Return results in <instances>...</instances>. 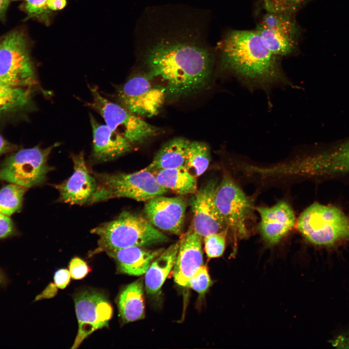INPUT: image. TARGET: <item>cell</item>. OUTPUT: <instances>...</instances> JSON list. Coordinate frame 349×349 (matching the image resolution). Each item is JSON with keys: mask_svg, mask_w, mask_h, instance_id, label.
I'll list each match as a JSON object with an SVG mask.
<instances>
[{"mask_svg": "<svg viewBox=\"0 0 349 349\" xmlns=\"http://www.w3.org/2000/svg\"><path fill=\"white\" fill-rule=\"evenodd\" d=\"M179 241L164 250L151 263L145 273L144 282L147 293L151 295L160 290L173 268L179 249Z\"/></svg>", "mask_w": 349, "mask_h": 349, "instance_id": "44dd1931", "label": "cell"}, {"mask_svg": "<svg viewBox=\"0 0 349 349\" xmlns=\"http://www.w3.org/2000/svg\"><path fill=\"white\" fill-rule=\"evenodd\" d=\"M98 236L97 247L91 255L130 246L143 247L169 241L141 215L124 211L117 218L92 229Z\"/></svg>", "mask_w": 349, "mask_h": 349, "instance_id": "3957f363", "label": "cell"}, {"mask_svg": "<svg viewBox=\"0 0 349 349\" xmlns=\"http://www.w3.org/2000/svg\"><path fill=\"white\" fill-rule=\"evenodd\" d=\"M10 0H0V17L2 16L6 11Z\"/></svg>", "mask_w": 349, "mask_h": 349, "instance_id": "ab89813d", "label": "cell"}, {"mask_svg": "<svg viewBox=\"0 0 349 349\" xmlns=\"http://www.w3.org/2000/svg\"><path fill=\"white\" fill-rule=\"evenodd\" d=\"M92 100L86 105L99 113L106 125L135 146L156 136L159 129L103 96L96 87H90Z\"/></svg>", "mask_w": 349, "mask_h": 349, "instance_id": "8992f818", "label": "cell"}, {"mask_svg": "<svg viewBox=\"0 0 349 349\" xmlns=\"http://www.w3.org/2000/svg\"><path fill=\"white\" fill-rule=\"evenodd\" d=\"M297 228L315 245L332 247L349 241V216L334 205L314 203L299 216Z\"/></svg>", "mask_w": 349, "mask_h": 349, "instance_id": "277c9868", "label": "cell"}, {"mask_svg": "<svg viewBox=\"0 0 349 349\" xmlns=\"http://www.w3.org/2000/svg\"><path fill=\"white\" fill-rule=\"evenodd\" d=\"M257 210L261 218L260 232L269 244L277 243L295 225L294 211L286 201H279L271 207H259Z\"/></svg>", "mask_w": 349, "mask_h": 349, "instance_id": "e0dca14e", "label": "cell"}, {"mask_svg": "<svg viewBox=\"0 0 349 349\" xmlns=\"http://www.w3.org/2000/svg\"><path fill=\"white\" fill-rule=\"evenodd\" d=\"M212 284L207 267L202 265L190 278L186 287L192 289L200 295H204Z\"/></svg>", "mask_w": 349, "mask_h": 349, "instance_id": "1f68e13d", "label": "cell"}, {"mask_svg": "<svg viewBox=\"0 0 349 349\" xmlns=\"http://www.w3.org/2000/svg\"><path fill=\"white\" fill-rule=\"evenodd\" d=\"M210 160L207 144L200 141H190L188 147L185 167L195 177L207 169Z\"/></svg>", "mask_w": 349, "mask_h": 349, "instance_id": "484cf974", "label": "cell"}, {"mask_svg": "<svg viewBox=\"0 0 349 349\" xmlns=\"http://www.w3.org/2000/svg\"><path fill=\"white\" fill-rule=\"evenodd\" d=\"M14 230V226L11 219L0 213V238L11 235Z\"/></svg>", "mask_w": 349, "mask_h": 349, "instance_id": "e575fe53", "label": "cell"}, {"mask_svg": "<svg viewBox=\"0 0 349 349\" xmlns=\"http://www.w3.org/2000/svg\"><path fill=\"white\" fill-rule=\"evenodd\" d=\"M71 274L65 269H61L57 270L54 275V283L57 288H65L70 281Z\"/></svg>", "mask_w": 349, "mask_h": 349, "instance_id": "836d02e7", "label": "cell"}, {"mask_svg": "<svg viewBox=\"0 0 349 349\" xmlns=\"http://www.w3.org/2000/svg\"><path fill=\"white\" fill-rule=\"evenodd\" d=\"M116 302L119 316L124 323L143 318L145 309L142 280L139 279L125 286Z\"/></svg>", "mask_w": 349, "mask_h": 349, "instance_id": "ffe728a7", "label": "cell"}, {"mask_svg": "<svg viewBox=\"0 0 349 349\" xmlns=\"http://www.w3.org/2000/svg\"><path fill=\"white\" fill-rule=\"evenodd\" d=\"M293 15L266 12L258 26L296 36L298 30Z\"/></svg>", "mask_w": 349, "mask_h": 349, "instance_id": "83f0119b", "label": "cell"}, {"mask_svg": "<svg viewBox=\"0 0 349 349\" xmlns=\"http://www.w3.org/2000/svg\"><path fill=\"white\" fill-rule=\"evenodd\" d=\"M214 179L208 181L191 197L190 204L193 217L192 226L201 238L227 230L214 203L217 186Z\"/></svg>", "mask_w": 349, "mask_h": 349, "instance_id": "7c38bea8", "label": "cell"}, {"mask_svg": "<svg viewBox=\"0 0 349 349\" xmlns=\"http://www.w3.org/2000/svg\"><path fill=\"white\" fill-rule=\"evenodd\" d=\"M310 0H262L266 12L294 14Z\"/></svg>", "mask_w": 349, "mask_h": 349, "instance_id": "f1b7e54d", "label": "cell"}, {"mask_svg": "<svg viewBox=\"0 0 349 349\" xmlns=\"http://www.w3.org/2000/svg\"><path fill=\"white\" fill-rule=\"evenodd\" d=\"M214 198L217 209L234 240L248 238V222L254 211L252 200L226 175L217 185Z\"/></svg>", "mask_w": 349, "mask_h": 349, "instance_id": "52a82bcc", "label": "cell"}, {"mask_svg": "<svg viewBox=\"0 0 349 349\" xmlns=\"http://www.w3.org/2000/svg\"><path fill=\"white\" fill-rule=\"evenodd\" d=\"M0 79L15 87L26 88L35 83L27 40L22 32H10L0 42Z\"/></svg>", "mask_w": 349, "mask_h": 349, "instance_id": "9c48e42d", "label": "cell"}, {"mask_svg": "<svg viewBox=\"0 0 349 349\" xmlns=\"http://www.w3.org/2000/svg\"><path fill=\"white\" fill-rule=\"evenodd\" d=\"M300 169L309 176L333 177L349 173V139L303 158Z\"/></svg>", "mask_w": 349, "mask_h": 349, "instance_id": "5bb4252c", "label": "cell"}, {"mask_svg": "<svg viewBox=\"0 0 349 349\" xmlns=\"http://www.w3.org/2000/svg\"><path fill=\"white\" fill-rule=\"evenodd\" d=\"M164 250V249L148 250L141 246H130L106 253L115 261L117 272L140 276L145 273L152 261Z\"/></svg>", "mask_w": 349, "mask_h": 349, "instance_id": "d6986e66", "label": "cell"}, {"mask_svg": "<svg viewBox=\"0 0 349 349\" xmlns=\"http://www.w3.org/2000/svg\"><path fill=\"white\" fill-rule=\"evenodd\" d=\"M90 121L93 133V157L97 161L116 159L135 147L126 138L106 125L99 123L92 114Z\"/></svg>", "mask_w": 349, "mask_h": 349, "instance_id": "ac0fdd59", "label": "cell"}, {"mask_svg": "<svg viewBox=\"0 0 349 349\" xmlns=\"http://www.w3.org/2000/svg\"><path fill=\"white\" fill-rule=\"evenodd\" d=\"M255 31L265 47L277 56L287 55L295 48L296 36L259 26Z\"/></svg>", "mask_w": 349, "mask_h": 349, "instance_id": "cb8c5ba5", "label": "cell"}, {"mask_svg": "<svg viewBox=\"0 0 349 349\" xmlns=\"http://www.w3.org/2000/svg\"><path fill=\"white\" fill-rule=\"evenodd\" d=\"M220 48L224 65L249 80L264 84L284 78L277 56L265 47L255 30L231 31Z\"/></svg>", "mask_w": 349, "mask_h": 349, "instance_id": "7a4b0ae2", "label": "cell"}, {"mask_svg": "<svg viewBox=\"0 0 349 349\" xmlns=\"http://www.w3.org/2000/svg\"><path fill=\"white\" fill-rule=\"evenodd\" d=\"M66 5V0H48L47 6L51 12L63 9Z\"/></svg>", "mask_w": 349, "mask_h": 349, "instance_id": "74e56055", "label": "cell"}, {"mask_svg": "<svg viewBox=\"0 0 349 349\" xmlns=\"http://www.w3.org/2000/svg\"><path fill=\"white\" fill-rule=\"evenodd\" d=\"M69 269L72 278L75 280L84 278L91 271L87 263L78 257H75L71 259Z\"/></svg>", "mask_w": 349, "mask_h": 349, "instance_id": "d6a6232c", "label": "cell"}, {"mask_svg": "<svg viewBox=\"0 0 349 349\" xmlns=\"http://www.w3.org/2000/svg\"><path fill=\"white\" fill-rule=\"evenodd\" d=\"M56 143L48 147L22 149L9 157L0 167V180L30 188L43 183L53 168L48 157Z\"/></svg>", "mask_w": 349, "mask_h": 349, "instance_id": "ba28073f", "label": "cell"}, {"mask_svg": "<svg viewBox=\"0 0 349 349\" xmlns=\"http://www.w3.org/2000/svg\"><path fill=\"white\" fill-rule=\"evenodd\" d=\"M147 76L158 80L167 93L175 96L198 91L207 83L211 58L207 50L194 45L161 43L146 54Z\"/></svg>", "mask_w": 349, "mask_h": 349, "instance_id": "6da1fadb", "label": "cell"}, {"mask_svg": "<svg viewBox=\"0 0 349 349\" xmlns=\"http://www.w3.org/2000/svg\"><path fill=\"white\" fill-rule=\"evenodd\" d=\"M28 188L11 183L0 190V213L10 216L20 209Z\"/></svg>", "mask_w": 349, "mask_h": 349, "instance_id": "4316f807", "label": "cell"}, {"mask_svg": "<svg viewBox=\"0 0 349 349\" xmlns=\"http://www.w3.org/2000/svg\"><path fill=\"white\" fill-rule=\"evenodd\" d=\"M30 98L26 88L11 86L0 79V115L24 107Z\"/></svg>", "mask_w": 349, "mask_h": 349, "instance_id": "d4e9b609", "label": "cell"}, {"mask_svg": "<svg viewBox=\"0 0 349 349\" xmlns=\"http://www.w3.org/2000/svg\"><path fill=\"white\" fill-rule=\"evenodd\" d=\"M71 159L73 174L63 182L53 186L59 191L60 201L81 205L88 203L95 190L97 182L88 169L83 151L72 155Z\"/></svg>", "mask_w": 349, "mask_h": 349, "instance_id": "9a60e30c", "label": "cell"}, {"mask_svg": "<svg viewBox=\"0 0 349 349\" xmlns=\"http://www.w3.org/2000/svg\"><path fill=\"white\" fill-rule=\"evenodd\" d=\"M57 292V287L53 283L49 284L46 288L35 298V301L44 299H49L53 297Z\"/></svg>", "mask_w": 349, "mask_h": 349, "instance_id": "8d00e7d4", "label": "cell"}, {"mask_svg": "<svg viewBox=\"0 0 349 349\" xmlns=\"http://www.w3.org/2000/svg\"><path fill=\"white\" fill-rule=\"evenodd\" d=\"M97 186L88 204L114 198L147 201L163 195L168 190L158 183L152 172L143 169L130 174H95Z\"/></svg>", "mask_w": 349, "mask_h": 349, "instance_id": "5b68a950", "label": "cell"}, {"mask_svg": "<svg viewBox=\"0 0 349 349\" xmlns=\"http://www.w3.org/2000/svg\"><path fill=\"white\" fill-rule=\"evenodd\" d=\"M4 279V274L0 271V284L3 283Z\"/></svg>", "mask_w": 349, "mask_h": 349, "instance_id": "60d3db41", "label": "cell"}, {"mask_svg": "<svg viewBox=\"0 0 349 349\" xmlns=\"http://www.w3.org/2000/svg\"><path fill=\"white\" fill-rule=\"evenodd\" d=\"M147 76H136L129 79L117 90L121 105L131 112L145 117L156 115L164 104L165 89L153 83Z\"/></svg>", "mask_w": 349, "mask_h": 349, "instance_id": "8fae6325", "label": "cell"}, {"mask_svg": "<svg viewBox=\"0 0 349 349\" xmlns=\"http://www.w3.org/2000/svg\"><path fill=\"white\" fill-rule=\"evenodd\" d=\"M190 142V141L181 137L169 141L163 145L152 162L144 169L153 172L185 166Z\"/></svg>", "mask_w": 349, "mask_h": 349, "instance_id": "7402d4cb", "label": "cell"}, {"mask_svg": "<svg viewBox=\"0 0 349 349\" xmlns=\"http://www.w3.org/2000/svg\"><path fill=\"white\" fill-rule=\"evenodd\" d=\"M187 202L183 197H155L146 202L143 208L146 219L154 226L176 235L182 234Z\"/></svg>", "mask_w": 349, "mask_h": 349, "instance_id": "4fadbf2b", "label": "cell"}, {"mask_svg": "<svg viewBox=\"0 0 349 349\" xmlns=\"http://www.w3.org/2000/svg\"><path fill=\"white\" fill-rule=\"evenodd\" d=\"M330 343L333 347L339 349H349V332L337 335Z\"/></svg>", "mask_w": 349, "mask_h": 349, "instance_id": "d590c367", "label": "cell"}, {"mask_svg": "<svg viewBox=\"0 0 349 349\" xmlns=\"http://www.w3.org/2000/svg\"><path fill=\"white\" fill-rule=\"evenodd\" d=\"M152 173L159 184L178 194H194L198 190L196 177L185 166Z\"/></svg>", "mask_w": 349, "mask_h": 349, "instance_id": "603a6c76", "label": "cell"}, {"mask_svg": "<svg viewBox=\"0 0 349 349\" xmlns=\"http://www.w3.org/2000/svg\"><path fill=\"white\" fill-rule=\"evenodd\" d=\"M74 301L79 327L71 349H77L95 331L108 327L113 309L106 295L94 289L79 291Z\"/></svg>", "mask_w": 349, "mask_h": 349, "instance_id": "30bf717a", "label": "cell"}, {"mask_svg": "<svg viewBox=\"0 0 349 349\" xmlns=\"http://www.w3.org/2000/svg\"><path fill=\"white\" fill-rule=\"evenodd\" d=\"M48 0H24V7L28 16L41 20L47 25L50 23L51 12L47 6Z\"/></svg>", "mask_w": 349, "mask_h": 349, "instance_id": "4dcf8cb0", "label": "cell"}, {"mask_svg": "<svg viewBox=\"0 0 349 349\" xmlns=\"http://www.w3.org/2000/svg\"><path fill=\"white\" fill-rule=\"evenodd\" d=\"M11 148L8 143L0 135V155L5 153Z\"/></svg>", "mask_w": 349, "mask_h": 349, "instance_id": "f35d334b", "label": "cell"}, {"mask_svg": "<svg viewBox=\"0 0 349 349\" xmlns=\"http://www.w3.org/2000/svg\"><path fill=\"white\" fill-rule=\"evenodd\" d=\"M227 231L211 234L204 237L205 250L208 258L219 257L223 254Z\"/></svg>", "mask_w": 349, "mask_h": 349, "instance_id": "f546056e", "label": "cell"}, {"mask_svg": "<svg viewBox=\"0 0 349 349\" xmlns=\"http://www.w3.org/2000/svg\"><path fill=\"white\" fill-rule=\"evenodd\" d=\"M201 238L191 225L179 241L173 271L174 281L180 286L186 287L190 278L203 265Z\"/></svg>", "mask_w": 349, "mask_h": 349, "instance_id": "2e32d148", "label": "cell"}]
</instances>
